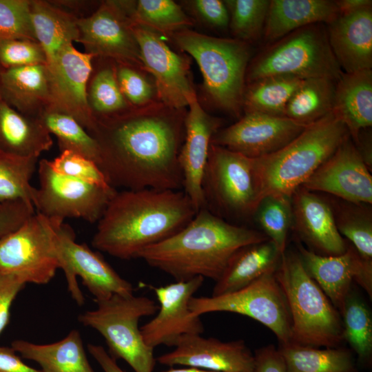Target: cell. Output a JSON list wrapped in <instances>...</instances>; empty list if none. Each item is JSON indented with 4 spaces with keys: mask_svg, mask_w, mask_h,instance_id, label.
Wrapping results in <instances>:
<instances>
[{
    "mask_svg": "<svg viewBox=\"0 0 372 372\" xmlns=\"http://www.w3.org/2000/svg\"><path fill=\"white\" fill-rule=\"evenodd\" d=\"M186 113L158 101L94 119L88 133L98 143V166L110 185L183 190L178 158Z\"/></svg>",
    "mask_w": 372,
    "mask_h": 372,
    "instance_id": "cell-1",
    "label": "cell"
},
{
    "mask_svg": "<svg viewBox=\"0 0 372 372\" xmlns=\"http://www.w3.org/2000/svg\"><path fill=\"white\" fill-rule=\"evenodd\" d=\"M196 213L183 190H116L98 221L92 245L120 259L138 258L146 247L183 229Z\"/></svg>",
    "mask_w": 372,
    "mask_h": 372,
    "instance_id": "cell-2",
    "label": "cell"
},
{
    "mask_svg": "<svg viewBox=\"0 0 372 372\" xmlns=\"http://www.w3.org/2000/svg\"><path fill=\"white\" fill-rule=\"evenodd\" d=\"M268 240L263 232L231 224L205 207L180 231L144 249L138 258L176 281L200 276L216 282L239 249Z\"/></svg>",
    "mask_w": 372,
    "mask_h": 372,
    "instance_id": "cell-3",
    "label": "cell"
},
{
    "mask_svg": "<svg viewBox=\"0 0 372 372\" xmlns=\"http://www.w3.org/2000/svg\"><path fill=\"white\" fill-rule=\"evenodd\" d=\"M349 137L346 126L332 112L307 125L281 149L255 158L262 198H291Z\"/></svg>",
    "mask_w": 372,
    "mask_h": 372,
    "instance_id": "cell-4",
    "label": "cell"
},
{
    "mask_svg": "<svg viewBox=\"0 0 372 372\" xmlns=\"http://www.w3.org/2000/svg\"><path fill=\"white\" fill-rule=\"evenodd\" d=\"M275 277L290 313L291 342L338 347L344 341L341 315L308 273L299 254L285 251Z\"/></svg>",
    "mask_w": 372,
    "mask_h": 372,
    "instance_id": "cell-5",
    "label": "cell"
},
{
    "mask_svg": "<svg viewBox=\"0 0 372 372\" xmlns=\"http://www.w3.org/2000/svg\"><path fill=\"white\" fill-rule=\"evenodd\" d=\"M170 36L196 60L203 77L204 90L211 103L240 118L251 55L248 43L234 38L211 37L189 28Z\"/></svg>",
    "mask_w": 372,
    "mask_h": 372,
    "instance_id": "cell-6",
    "label": "cell"
},
{
    "mask_svg": "<svg viewBox=\"0 0 372 372\" xmlns=\"http://www.w3.org/2000/svg\"><path fill=\"white\" fill-rule=\"evenodd\" d=\"M96 309L81 313L79 321L97 331L105 339L110 355L125 361L134 372H153L154 349L144 342L138 322L155 314L157 304L146 296L115 294L96 301Z\"/></svg>",
    "mask_w": 372,
    "mask_h": 372,
    "instance_id": "cell-7",
    "label": "cell"
},
{
    "mask_svg": "<svg viewBox=\"0 0 372 372\" xmlns=\"http://www.w3.org/2000/svg\"><path fill=\"white\" fill-rule=\"evenodd\" d=\"M342 73L331 49L326 25L316 23L289 33L258 54L248 66L246 81L292 76L337 81Z\"/></svg>",
    "mask_w": 372,
    "mask_h": 372,
    "instance_id": "cell-8",
    "label": "cell"
},
{
    "mask_svg": "<svg viewBox=\"0 0 372 372\" xmlns=\"http://www.w3.org/2000/svg\"><path fill=\"white\" fill-rule=\"evenodd\" d=\"M202 189L205 208L218 216H253L262 199L255 158L211 143Z\"/></svg>",
    "mask_w": 372,
    "mask_h": 372,
    "instance_id": "cell-9",
    "label": "cell"
},
{
    "mask_svg": "<svg viewBox=\"0 0 372 372\" xmlns=\"http://www.w3.org/2000/svg\"><path fill=\"white\" fill-rule=\"evenodd\" d=\"M59 222L35 211L17 229L0 239V273L25 284L45 285L60 269Z\"/></svg>",
    "mask_w": 372,
    "mask_h": 372,
    "instance_id": "cell-10",
    "label": "cell"
},
{
    "mask_svg": "<svg viewBox=\"0 0 372 372\" xmlns=\"http://www.w3.org/2000/svg\"><path fill=\"white\" fill-rule=\"evenodd\" d=\"M189 307L192 314L197 316L230 312L249 317L269 329L280 344L291 342L290 313L275 271L267 273L234 292L209 297L193 296Z\"/></svg>",
    "mask_w": 372,
    "mask_h": 372,
    "instance_id": "cell-11",
    "label": "cell"
},
{
    "mask_svg": "<svg viewBox=\"0 0 372 372\" xmlns=\"http://www.w3.org/2000/svg\"><path fill=\"white\" fill-rule=\"evenodd\" d=\"M38 174L39 185L33 205L37 213L49 219L63 222L70 218L98 222L117 190L59 174L45 158L38 162Z\"/></svg>",
    "mask_w": 372,
    "mask_h": 372,
    "instance_id": "cell-12",
    "label": "cell"
},
{
    "mask_svg": "<svg viewBox=\"0 0 372 372\" xmlns=\"http://www.w3.org/2000/svg\"><path fill=\"white\" fill-rule=\"evenodd\" d=\"M134 1H101L89 17L78 19L85 52L144 70L131 18Z\"/></svg>",
    "mask_w": 372,
    "mask_h": 372,
    "instance_id": "cell-13",
    "label": "cell"
},
{
    "mask_svg": "<svg viewBox=\"0 0 372 372\" xmlns=\"http://www.w3.org/2000/svg\"><path fill=\"white\" fill-rule=\"evenodd\" d=\"M56 232L60 269L64 272L72 298L79 305L83 304L85 299L77 276L81 278L95 302L115 294H133L132 285L123 278L99 254L85 244L76 242L74 232L70 226L59 222Z\"/></svg>",
    "mask_w": 372,
    "mask_h": 372,
    "instance_id": "cell-14",
    "label": "cell"
},
{
    "mask_svg": "<svg viewBox=\"0 0 372 372\" xmlns=\"http://www.w3.org/2000/svg\"><path fill=\"white\" fill-rule=\"evenodd\" d=\"M133 32L144 70L154 77L158 101L171 108L185 109L196 96L187 60L172 50L156 31L133 23Z\"/></svg>",
    "mask_w": 372,
    "mask_h": 372,
    "instance_id": "cell-15",
    "label": "cell"
},
{
    "mask_svg": "<svg viewBox=\"0 0 372 372\" xmlns=\"http://www.w3.org/2000/svg\"><path fill=\"white\" fill-rule=\"evenodd\" d=\"M94 57L70 44L46 64L50 72V94L45 112L68 114L87 132L94 122L87 101V85Z\"/></svg>",
    "mask_w": 372,
    "mask_h": 372,
    "instance_id": "cell-16",
    "label": "cell"
},
{
    "mask_svg": "<svg viewBox=\"0 0 372 372\" xmlns=\"http://www.w3.org/2000/svg\"><path fill=\"white\" fill-rule=\"evenodd\" d=\"M203 282L204 278L198 276L152 287L160 305L156 316L140 328L147 345L152 349L159 345L175 347L183 335L204 332L200 316L193 315L189 307Z\"/></svg>",
    "mask_w": 372,
    "mask_h": 372,
    "instance_id": "cell-17",
    "label": "cell"
},
{
    "mask_svg": "<svg viewBox=\"0 0 372 372\" xmlns=\"http://www.w3.org/2000/svg\"><path fill=\"white\" fill-rule=\"evenodd\" d=\"M307 126L285 116L245 113L233 125L219 130L211 143L257 158L281 149Z\"/></svg>",
    "mask_w": 372,
    "mask_h": 372,
    "instance_id": "cell-18",
    "label": "cell"
},
{
    "mask_svg": "<svg viewBox=\"0 0 372 372\" xmlns=\"http://www.w3.org/2000/svg\"><path fill=\"white\" fill-rule=\"evenodd\" d=\"M355 204L372 203V176L353 143L347 138L303 184Z\"/></svg>",
    "mask_w": 372,
    "mask_h": 372,
    "instance_id": "cell-19",
    "label": "cell"
},
{
    "mask_svg": "<svg viewBox=\"0 0 372 372\" xmlns=\"http://www.w3.org/2000/svg\"><path fill=\"white\" fill-rule=\"evenodd\" d=\"M174 349L156 358L169 366L182 365L216 372H254L256 359L243 340L223 342L201 334L181 337Z\"/></svg>",
    "mask_w": 372,
    "mask_h": 372,
    "instance_id": "cell-20",
    "label": "cell"
},
{
    "mask_svg": "<svg viewBox=\"0 0 372 372\" xmlns=\"http://www.w3.org/2000/svg\"><path fill=\"white\" fill-rule=\"evenodd\" d=\"M185 121V138L179 154L183 191L198 211L205 207L202 181L211 140L222 121L209 114L197 96L189 102Z\"/></svg>",
    "mask_w": 372,
    "mask_h": 372,
    "instance_id": "cell-21",
    "label": "cell"
},
{
    "mask_svg": "<svg viewBox=\"0 0 372 372\" xmlns=\"http://www.w3.org/2000/svg\"><path fill=\"white\" fill-rule=\"evenodd\" d=\"M302 264L336 309L342 313L355 281L370 298L372 296V272L368 271L352 245L342 254L322 256L298 245Z\"/></svg>",
    "mask_w": 372,
    "mask_h": 372,
    "instance_id": "cell-22",
    "label": "cell"
},
{
    "mask_svg": "<svg viewBox=\"0 0 372 372\" xmlns=\"http://www.w3.org/2000/svg\"><path fill=\"white\" fill-rule=\"evenodd\" d=\"M291 203L295 230L311 251L322 256L345 252L348 246L338 230L329 203L302 186L292 194Z\"/></svg>",
    "mask_w": 372,
    "mask_h": 372,
    "instance_id": "cell-23",
    "label": "cell"
},
{
    "mask_svg": "<svg viewBox=\"0 0 372 372\" xmlns=\"http://www.w3.org/2000/svg\"><path fill=\"white\" fill-rule=\"evenodd\" d=\"M332 52L345 73L372 68V7L340 15L326 25Z\"/></svg>",
    "mask_w": 372,
    "mask_h": 372,
    "instance_id": "cell-24",
    "label": "cell"
},
{
    "mask_svg": "<svg viewBox=\"0 0 372 372\" xmlns=\"http://www.w3.org/2000/svg\"><path fill=\"white\" fill-rule=\"evenodd\" d=\"M50 94L47 65L2 69L0 96L20 113L39 118L48 108Z\"/></svg>",
    "mask_w": 372,
    "mask_h": 372,
    "instance_id": "cell-25",
    "label": "cell"
},
{
    "mask_svg": "<svg viewBox=\"0 0 372 372\" xmlns=\"http://www.w3.org/2000/svg\"><path fill=\"white\" fill-rule=\"evenodd\" d=\"M333 113L357 143L361 131L372 125V70L343 72L336 81Z\"/></svg>",
    "mask_w": 372,
    "mask_h": 372,
    "instance_id": "cell-26",
    "label": "cell"
},
{
    "mask_svg": "<svg viewBox=\"0 0 372 372\" xmlns=\"http://www.w3.org/2000/svg\"><path fill=\"white\" fill-rule=\"evenodd\" d=\"M339 16L335 1L270 0L263 35L267 41H277L309 25H327Z\"/></svg>",
    "mask_w": 372,
    "mask_h": 372,
    "instance_id": "cell-27",
    "label": "cell"
},
{
    "mask_svg": "<svg viewBox=\"0 0 372 372\" xmlns=\"http://www.w3.org/2000/svg\"><path fill=\"white\" fill-rule=\"evenodd\" d=\"M282 255L269 240L242 247L232 256L216 281L211 296L239 290L265 273L276 271Z\"/></svg>",
    "mask_w": 372,
    "mask_h": 372,
    "instance_id": "cell-28",
    "label": "cell"
},
{
    "mask_svg": "<svg viewBox=\"0 0 372 372\" xmlns=\"http://www.w3.org/2000/svg\"><path fill=\"white\" fill-rule=\"evenodd\" d=\"M11 347L22 358L37 362L43 372H94L87 358L81 333L76 329L51 344L15 340Z\"/></svg>",
    "mask_w": 372,
    "mask_h": 372,
    "instance_id": "cell-29",
    "label": "cell"
},
{
    "mask_svg": "<svg viewBox=\"0 0 372 372\" xmlns=\"http://www.w3.org/2000/svg\"><path fill=\"white\" fill-rule=\"evenodd\" d=\"M52 145L51 134L39 118L20 113L0 96V151L39 158Z\"/></svg>",
    "mask_w": 372,
    "mask_h": 372,
    "instance_id": "cell-30",
    "label": "cell"
},
{
    "mask_svg": "<svg viewBox=\"0 0 372 372\" xmlns=\"http://www.w3.org/2000/svg\"><path fill=\"white\" fill-rule=\"evenodd\" d=\"M32 23L37 41L47 56V63L65 47L77 42V18L50 1L31 0Z\"/></svg>",
    "mask_w": 372,
    "mask_h": 372,
    "instance_id": "cell-31",
    "label": "cell"
},
{
    "mask_svg": "<svg viewBox=\"0 0 372 372\" xmlns=\"http://www.w3.org/2000/svg\"><path fill=\"white\" fill-rule=\"evenodd\" d=\"M87 101L94 120L116 115L132 107L120 90L115 61L93 58L92 71L87 85Z\"/></svg>",
    "mask_w": 372,
    "mask_h": 372,
    "instance_id": "cell-32",
    "label": "cell"
},
{
    "mask_svg": "<svg viewBox=\"0 0 372 372\" xmlns=\"http://www.w3.org/2000/svg\"><path fill=\"white\" fill-rule=\"evenodd\" d=\"M287 372H355L351 353L339 347L320 349L294 342L278 349Z\"/></svg>",
    "mask_w": 372,
    "mask_h": 372,
    "instance_id": "cell-33",
    "label": "cell"
},
{
    "mask_svg": "<svg viewBox=\"0 0 372 372\" xmlns=\"http://www.w3.org/2000/svg\"><path fill=\"white\" fill-rule=\"evenodd\" d=\"M335 83L328 78L304 79L289 101L285 116L308 125L332 112Z\"/></svg>",
    "mask_w": 372,
    "mask_h": 372,
    "instance_id": "cell-34",
    "label": "cell"
},
{
    "mask_svg": "<svg viewBox=\"0 0 372 372\" xmlns=\"http://www.w3.org/2000/svg\"><path fill=\"white\" fill-rule=\"evenodd\" d=\"M304 79L292 76H271L249 83L245 87L242 110L285 116L286 106Z\"/></svg>",
    "mask_w": 372,
    "mask_h": 372,
    "instance_id": "cell-35",
    "label": "cell"
},
{
    "mask_svg": "<svg viewBox=\"0 0 372 372\" xmlns=\"http://www.w3.org/2000/svg\"><path fill=\"white\" fill-rule=\"evenodd\" d=\"M369 205L344 201L331 207L338 231L351 242L365 268L372 272V214Z\"/></svg>",
    "mask_w": 372,
    "mask_h": 372,
    "instance_id": "cell-36",
    "label": "cell"
},
{
    "mask_svg": "<svg viewBox=\"0 0 372 372\" xmlns=\"http://www.w3.org/2000/svg\"><path fill=\"white\" fill-rule=\"evenodd\" d=\"M39 158L0 151V203L22 200L33 205L36 188L30 184ZM34 206V205H33Z\"/></svg>",
    "mask_w": 372,
    "mask_h": 372,
    "instance_id": "cell-37",
    "label": "cell"
},
{
    "mask_svg": "<svg viewBox=\"0 0 372 372\" xmlns=\"http://www.w3.org/2000/svg\"><path fill=\"white\" fill-rule=\"evenodd\" d=\"M39 120L50 134L54 135L60 152L79 154L97 165L99 148L96 141L72 116L56 112H45Z\"/></svg>",
    "mask_w": 372,
    "mask_h": 372,
    "instance_id": "cell-38",
    "label": "cell"
},
{
    "mask_svg": "<svg viewBox=\"0 0 372 372\" xmlns=\"http://www.w3.org/2000/svg\"><path fill=\"white\" fill-rule=\"evenodd\" d=\"M131 18L133 23L169 35L188 29L193 24L181 7L172 0L135 1Z\"/></svg>",
    "mask_w": 372,
    "mask_h": 372,
    "instance_id": "cell-39",
    "label": "cell"
},
{
    "mask_svg": "<svg viewBox=\"0 0 372 372\" xmlns=\"http://www.w3.org/2000/svg\"><path fill=\"white\" fill-rule=\"evenodd\" d=\"M340 315L344 340L361 360H367L372 353V320L369 310L359 298L349 293Z\"/></svg>",
    "mask_w": 372,
    "mask_h": 372,
    "instance_id": "cell-40",
    "label": "cell"
},
{
    "mask_svg": "<svg viewBox=\"0 0 372 372\" xmlns=\"http://www.w3.org/2000/svg\"><path fill=\"white\" fill-rule=\"evenodd\" d=\"M224 2L234 39L248 43L260 37L264 32L269 0H226Z\"/></svg>",
    "mask_w": 372,
    "mask_h": 372,
    "instance_id": "cell-41",
    "label": "cell"
},
{
    "mask_svg": "<svg viewBox=\"0 0 372 372\" xmlns=\"http://www.w3.org/2000/svg\"><path fill=\"white\" fill-rule=\"evenodd\" d=\"M254 215L264 234L281 254L286 251L292 223L291 198L269 195L260 201Z\"/></svg>",
    "mask_w": 372,
    "mask_h": 372,
    "instance_id": "cell-42",
    "label": "cell"
},
{
    "mask_svg": "<svg viewBox=\"0 0 372 372\" xmlns=\"http://www.w3.org/2000/svg\"><path fill=\"white\" fill-rule=\"evenodd\" d=\"M1 39L37 41L32 23L31 0H0Z\"/></svg>",
    "mask_w": 372,
    "mask_h": 372,
    "instance_id": "cell-43",
    "label": "cell"
},
{
    "mask_svg": "<svg viewBox=\"0 0 372 372\" xmlns=\"http://www.w3.org/2000/svg\"><path fill=\"white\" fill-rule=\"evenodd\" d=\"M50 164L52 169L59 174L102 187H112L98 165L79 154L70 151L61 152L53 161H50Z\"/></svg>",
    "mask_w": 372,
    "mask_h": 372,
    "instance_id": "cell-44",
    "label": "cell"
},
{
    "mask_svg": "<svg viewBox=\"0 0 372 372\" xmlns=\"http://www.w3.org/2000/svg\"><path fill=\"white\" fill-rule=\"evenodd\" d=\"M115 65L120 90L132 107H143L155 101L156 88L147 80L141 69L116 62Z\"/></svg>",
    "mask_w": 372,
    "mask_h": 372,
    "instance_id": "cell-45",
    "label": "cell"
},
{
    "mask_svg": "<svg viewBox=\"0 0 372 372\" xmlns=\"http://www.w3.org/2000/svg\"><path fill=\"white\" fill-rule=\"evenodd\" d=\"M47 56L41 44L30 39H1L2 69L46 65Z\"/></svg>",
    "mask_w": 372,
    "mask_h": 372,
    "instance_id": "cell-46",
    "label": "cell"
},
{
    "mask_svg": "<svg viewBox=\"0 0 372 372\" xmlns=\"http://www.w3.org/2000/svg\"><path fill=\"white\" fill-rule=\"evenodd\" d=\"M35 213L32 205L22 200L5 202L0 206V239L17 229Z\"/></svg>",
    "mask_w": 372,
    "mask_h": 372,
    "instance_id": "cell-47",
    "label": "cell"
},
{
    "mask_svg": "<svg viewBox=\"0 0 372 372\" xmlns=\"http://www.w3.org/2000/svg\"><path fill=\"white\" fill-rule=\"evenodd\" d=\"M189 2L196 17L206 24L216 28H225L229 25V16L224 1L194 0Z\"/></svg>",
    "mask_w": 372,
    "mask_h": 372,
    "instance_id": "cell-48",
    "label": "cell"
},
{
    "mask_svg": "<svg viewBox=\"0 0 372 372\" xmlns=\"http://www.w3.org/2000/svg\"><path fill=\"white\" fill-rule=\"evenodd\" d=\"M25 285L15 276L0 273V335L9 323L12 304Z\"/></svg>",
    "mask_w": 372,
    "mask_h": 372,
    "instance_id": "cell-49",
    "label": "cell"
},
{
    "mask_svg": "<svg viewBox=\"0 0 372 372\" xmlns=\"http://www.w3.org/2000/svg\"><path fill=\"white\" fill-rule=\"evenodd\" d=\"M254 372H287L283 359L273 345L260 348L254 353Z\"/></svg>",
    "mask_w": 372,
    "mask_h": 372,
    "instance_id": "cell-50",
    "label": "cell"
},
{
    "mask_svg": "<svg viewBox=\"0 0 372 372\" xmlns=\"http://www.w3.org/2000/svg\"><path fill=\"white\" fill-rule=\"evenodd\" d=\"M0 372H43L27 365L13 348L0 346Z\"/></svg>",
    "mask_w": 372,
    "mask_h": 372,
    "instance_id": "cell-51",
    "label": "cell"
},
{
    "mask_svg": "<svg viewBox=\"0 0 372 372\" xmlns=\"http://www.w3.org/2000/svg\"><path fill=\"white\" fill-rule=\"evenodd\" d=\"M50 1L77 19L85 18L91 15L97 9L101 3L81 0H55Z\"/></svg>",
    "mask_w": 372,
    "mask_h": 372,
    "instance_id": "cell-52",
    "label": "cell"
},
{
    "mask_svg": "<svg viewBox=\"0 0 372 372\" xmlns=\"http://www.w3.org/2000/svg\"><path fill=\"white\" fill-rule=\"evenodd\" d=\"M87 350L104 372H125L103 347L88 344Z\"/></svg>",
    "mask_w": 372,
    "mask_h": 372,
    "instance_id": "cell-53",
    "label": "cell"
},
{
    "mask_svg": "<svg viewBox=\"0 0 372 372\" xmlns=\"http://www.w3.org/2000/svg\"><path fill=\"white\" fill-rule=\"evenodd\" d=\"M336 6L340 15L353 13L366 8L372 7L371 0H338Z\"/></svg>",
    "mask_w": 372,
    "mask_h": 372,
    "instance_id": "cell-54",
    "label": "cell"
},
{
    "mask_svg": "<svg viewBox=\"0 0 372 372\" xmlns=\"http://www.w3.org/2000/svg\"><path fill=\"white\" fill-rule=\"evenodd\" d=\"M161 372H216L211 371L204 370L198 368L194 367H186V368H171L165 371H162Z\"/></svg>",
    "mask_w": 372,
    "mask_h": 372,
    "instance_id": "cell-55",
    "label": "cell"
},
{
    "mask_svg": "<svg viewBox=\"0 0 372 372\" xmlns=\"http://www.w3.org/2000/svg\"><path fill=\"white\" fill-rule=\"evenodd\" d=\"M1 71H2V68H1V65H0V79H1Z\"/></svg>",
    "mask_w": 372,
    "mask_h": 372,
    "instance_id": "cell-56",
    "label": "cell"
},
{
    "mask_svg": "<svg viewBox=\"0 0 372 372\" xmlns=\"http://www.w3.org/2000/svg\"><path fill=\"white\" fill-rule=\"evenodd\" d=\"M0 206H1V203H0Z\"/></svg>",
    "mask_w": 372,
    "mask_h": 372,
    "instance_id": "cell-57",
    "label": "cell"
}]
</instances>
